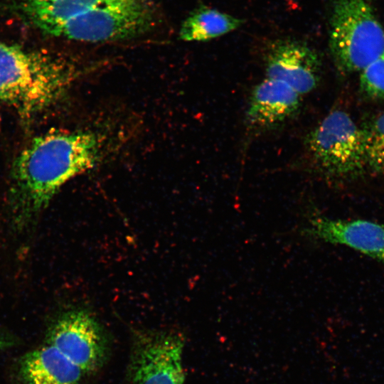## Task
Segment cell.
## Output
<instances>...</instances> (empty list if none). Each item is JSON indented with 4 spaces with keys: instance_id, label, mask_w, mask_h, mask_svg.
<instances>
[{
    "instance_id": "5bb4252c",
    "label": "cell",
    "mask_w": 384,
    "mask_h": 384,
    "mask_svg": "<svg viewBox=\"0 0 384 384\" xmlns=\"http://www.w3.org/2000/svg\"><path fill=\"white\" fill-rule=\"evenodd\" d=\"M360 86L368 97L384 99V52L361 71Z\"/></svg>"
},
{
    "instance_id": "6da1fadb",
    "label": "cell",
    "mask_w": 384,
    "mask_h": 384,
    "mask_svg": "<svg viewBox=\"0 0 384 384\" xmlns=\"http://www.w3.org/2000/svg\"><path fill=\"white\" fill-rule=\"evenodd\" d=\"M101 142L91 131H55L35 137L14 161L9 210L18 230L29 227L60 187L92 169Z\"/></svg>"
},
{
    "instance_id": "8992f818",
    "label": "cell",
    "mask_w": 384,
    "mask_h": 384,
    "mask_svg": "<svg viewBox=\"0 0 384 384\" xmlns=\"http://www.w3.org/2000/svg\"><path fill=\"white\" fill-rule=\"evenodd\" d=\"M184 340L170 331L137 332L132 348L129 384H183Z\"/></svg>"
},
{
    "instance_id": "4fadbf2b",
    "label": "cell",
    "mask_w": 384,
    "mask_h": 384,
    "mask_svg": "<svg viewBox=\"0 0 384 384\" xmlns=\"http://www.w3.org/2000/svg\"><path fill=\"white\" fill-rule=\"evenodd\" d=\"M360 128L367 172L384 175V113L371 118Z\"/></svg>"
},
{
    "instance_id": "9a60e30c",
    "label": "cell",
    "mask_w": 384,
    "mask_h": 384,
    "mask_svg": "<svg viewBox=\"0 0 384 384\" xmlns=\"http://www.w3.org/2000/svg\"><path fill=\"white\" fill-rule=\"evenodd\" d=\"M10 345V342L0 336V349L4 348Z\"/></svg>"
},
{
    "instance_id": "5b68a950",
    "label": "cell",
    "mask_w": 384,
    "mask_h": 384,
    "mask_svg": "<svg viewBox=\"0 0 384 384\" xmlns=\"http://www.w3.org/2000/svg\"><path fill=\"white\" fill-rule=\"evenodd\" d=\"M154 24L148 0H111L65 23L56 37L97 43L129 39Z\"/></svg>"
},
{
    "instance_id": "8fae6325",
    "label": "cell",
    "mask_w": 384,
    "mask_h": 384,
    "mask_svg": "<svg viewBox=\"0 0 384 384\" xmlns=\"http://www.w3.org/2000/svg\"><path fill=\"white\" fill-rule=\"evenodd\" d=\"M20 374L24 384H81L86 375L78 366L49 343L23 357Z\"/></svg>"
},
{
    "instance_id": "9c48e42d",
    "label": "cell",
    "mask_w": 384,
    "mask_h": 384,
    "mask_svg": "<svg viewBox=\"0 0 384 384\" xmlns=\"http://www.w3.org/2000/svg\"><path fill=\"white\" fill-rule=\"evenodd\" d=\"M321 68V60L316 50L297 40H278L272 44L266 55V78L287 84L301 96L317 87Z\"/></svg>"
},
{
    "instance_id": "ba28073f",
    "label": "cell",
    "mask_w": 384,
    "mask_h": 384,
    "mask_svg": "<svg viewBox=\"0 0 384 384\" xmlns=\"http://www.w3.org/2000/svg\"><path fill=\"white\" fill-rule=\"evenodd\" d=\"M302 233L309 238L344 245L384 261V225L361 219H331L311 208Z\"/></svg>"
},
{
    "instance_id": "52a82bcc",
    "label": "cell",
    "mask_w": 384,
    "mask_h": 384,
    "mask_svg": "<svg viewBox=\"0 0 384 384\" xmlns=\"http://www.w3.org/2000/svg\"><path fill=\"white\" fill-rule=\"evenodd\" d=\"M47 343L56 348L86 375L100 369L108 356L106 334L85 310H71L59 316L48 333Z\"/></svg>"
},
{
    "instance_id": "30bf717a",
    "label": "cell",
    "mask_w": 384,
    "mask_h": 384,
    "mask_svg": "<svg viewBox=\"0 0 384 384\" xmlns=\"http://www.w3.org/2000/svg\"><path fill=\"white\" fill-rule=\"evenodd\" d=\"M301 105V95L287 84L266 78L252 90L246 112L247 122L256 128L277 125Z\"/></svg>"
},
{
    "instance_id": "3957f363",
    "label": "cell",
    "mask_w": 384,
    "mask_h": 384,
    "mask_svg": "<svg viewBox=\"0 0 384 384\" xmlns=\"http://www.w3.org/2000/svg\"><path fill=\"white\" fill-rule=\"evenodd\" d=\"M329 49L345 75L361 72L384 52V29L367 0H334Z\"/></svg>"
},
{
    "instance_id": "7a4b0ae2",
    "label": "cell",
    "mask_w": 384,
    "mask_h": 384,
    "mask_svg": "<svg viewBox=\"0 0 384 384\" xmlns=\"http://www.w3.org/2000/svg\"><path fill=\"white\" fill-rule=\"evenodd\" d=\"M80 72L63 56L0 42V100L23 120L55 105Z\"/></svg>"
},
{
    "instance_id": "7c38bea8",
    "label": "cell",
    "mask_w": 384,
    "mask_h": 384,
    "mask_svg": "<svg viewBox=\"0 0 384 384\" xmlns=\"http://www.w3.org/2000/svg\"><path fill=\"white\" fill-rule=\"evenodd\" d=\"M244 23V19L203 6L183 21L179 38L188 42L207 41L235 31Z\"/></svg>"
},
{
    "instance_id": "277c9868",
    "label": "cell",
    "mask_w": 384,
    "mask_h": 384,
    "mask_svg": "<svg viewBox=\"0 0 384 384\" xmlns=\"http://www.w3.org/2000/svg\"><path fill=\"white\" fill-rule=\"evenodd\" d=\"M313 164L327 181H353L367 173L361 128L346 112H329L307 135Z\"/></svg>"
}]
</instances>
